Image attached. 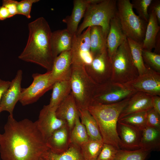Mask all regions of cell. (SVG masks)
Here are the masks:
<instances>
[{
  "label": "cell",
  "mask_w": 160,
  "mask_h": 160,
  "mask_svg": "<svg viewBox=\"0 0 160 160\" xmlns=\"http://www.w3.org/2000/svg\"><path fill=\"white\" fill-rule=\"evenodd\" d=\"M117 15L127 38L142 44L148 23L135 13L129 0H117Z\"/></svg>",
  "instance_id": "6"
},
{
  "label": "cell",
  "mask_w": 160,
  "mask_h": 160,
  "mask_svg": "<svg viewBox=\"0 0 160 160\" xmlns=\"http://www.w3.org/2000/svg\"><path fill=\"white\" fill-rule=\"evenodd\" d=\"M131 97L110 104L93 101L87 108L97 123L103 143L111 145L118 149H120V139L117 131V124L120 113Z\"/></svg>",
  "instance_id": "3"
},
{
  "label": "cell",
  "mask_w": 160,
  "mask_h": 160,
  "mask_svg": "<svg viewBox=\"0 0 160 160\" xmlns=\"http://www.w3.org/2000/svg\"><path fill=\"white\" fill-rule=\"evenodd\" d=\"M85 68L88 75L98 84L111 80L112 65L107 48L94 55L91 63Z\"/></svg>",
  "instance_id": "10"
},
{
  "label": "cell",
  "mask_w": 160,
  "mask_h": 160,
  "mask_svg": "<svg viewBox=\"0 0 160 160\" xmlns=\"http://www.w3.org/2000/svg\"><path fill=\"white\" fill-rule=\"evenodd\" d=\"M18 1L14 0H3L2 5L8 10L11 17L17 15V4Z\"/></svg>",
  "instance_id": "39"
},
{
  "label": "cell",
  "mask_w": 160,
  "mask_h": 160,
  "mask_svg": "<svg viewBox=\"0 0 160 160\" xmlns=\"http://www.w3.org/2000/svg\"><path fill=\"white\" fill-rule=\"evenodd\" d=\"M39 1V0H23L18 1L17 4V15H22L28 19L30 18L31 12L33 4Z\"/></svg>",
  "instance_id": "37"
},
{
  "label": "cell",
  "mask_w": 160,
  "mask_h": 160,
  "mask_svg": "<svg viewBox=\"0 0 160 160\" xmlns=\"http://www.w3.org/2000/svg\"><path fill=\"white\" fill-rule=\"evenodd\" d=\"M56 109L50 107L49 105H44L36 121L38 126L46 140L55 131L67 124L65 121L57 117L55 113Z\"/></svg>",
  "instance_id": "13"
},
{
  "label": "cell",
  "mask_w": 160,
  "mask_h": 160,
  "mask_svg": "<svg viewBox=\"0 0 160 160\" xmlns=\"http://www.w3.org/2000/svg\"><path fill=\"white\" fill-rule=\"evenodd\" d=\"M153 96L142 92H137L130 98L120 113L119 120L129 114L147 111L152 108Z\"/></svg>",
  "instance_id": "17"
},
{
  "label": "cell",
  "mask_w": 160,
  "mask_h": 160,
  "mask_svg": "<svg viewBox=\"0 0 160 160\" xmlns=\"http://www.w3.org/2000/svg\"><path fill=\"white\" fill-rule=\"evenodd\" d=\"M0 135V153L2 160H39L49 149L36 121L27 119L17 121L9 115Z\"/></svg>",
  "instance_id": "1"
},
{
  "label": "cell",
  "mask_w": 160,
  "mask_h": 160,
  "mask_svg": "<svg viewBox=\"0 0 160 160\" xmlns=\"http://www.w3.org/2000/svg\"><path fill=\"white\" fill-rule=\"evenodd\" d=\"M11 17L7 9L4 6H0V20H4Z\"/></svg>",
  "instance_id": "43"
},
{
  "label": "cell",
  "mask_w": 160,
  "mask_h": 160,
  "mask_svg": "<svg viewBox=\"0 0 160 160\" xmlns=\"http://www.w3.org/2000/svg\"><path fill=\"white\" fill-rule=\"evenodd\" d=\"M118 150L111 145L104 143L96 160H114Z\"/></svg>",
  "instance_id": "36"
},
{
  "label": "cell",
  "mask_w": 160,
  "mask_h": 160,
  "mask_svg": "<svg viewBox=\"0 0 160 160\" xmlns=\"http://www.w3.org/2000/svg\"><path fill=\"white\" fill-rule=\"evenodd\" d=\"M71 93L78 110L87 109L93 101L99 84L89 76L84 66L72 64L69 80Z\"/></svg>",
  "instance_id": "4"
},
{
  "label": "cell",
  "mask_w": 160,
  "mask_h": 160,
  "mask_svg": "<svg viewBox=\"0 0 160 160\" xmlns=\"http://www.w3.org/2000/svg\"><path fill=\"white\" fill-rule=\"evenodd\" d=\"M106 37L102 27L99 26L90 27V44L93 56L107 47Z\"/></svg>",
  "instance_id": "28"
},
{
  "label": "cell",
  "mask_w": 160,
  "mask_h": 160,
  "mask_svg": "<svg viewBox=\"0 0 160 160\" xmlns=\"http://www.w3.org/2000/svg\"><path fill=\"white\" fill-rule=\"evenodd\" d=\"M144 39L142 43L143 49L151 51L155 48L157 36L159 32L160 26L157 19L152 10L150 11Z\"/></svg>",
  "instance_id": "23"
},
{
  "label": "cell",
  "mask_w": 160,
  "mask_h": 160,
  "mask_svg": "<svg viewBox=\"0 0 160 160\" xmlns=\"http://www.w3.org/2000/svg\"><path fill=\"white\" fill-rule=\"evenodd\" d=\"M78 110L80 121L85 127L89 138L103 141L97 123L87 109Z\"/></svg>",
  "instance_id": "27"
},
{
  "label": "cell",
  "mask_w": 160,
  "mask_h": 160,
  "mask_svg": "<svg viewBox=\"0 0 160 160\" xmlns=\"http://www.w3.org/2000/svg\"><path fill=\"white\" fill-rule=\"evenodd\" d=\"M72 65L71 50L63 52L55 58L50 71L51 78L54 83L70 80Z\"/></svg>",
  "instance_id": "16"
},
{
  "label": "cell",
  "mask_w": 160,
  "mask_h": 160,
  "mask_svg": "<svg viewBox=\"0 0 160 160\" xmlns=\"http://www.w3.org/2000/svg\"><path fill=\"white\" fill-rule=\"evenodd\" d=\"M146 126L160 130V114L152 108L147 111Z\"/></svg>",
  "instance_id": "38"
},
{
  "label": "cell",
  "mask_w": 160,
  "mask_h": 160,
  "mask_svg": "<svg viewBox=\"0 0 160 160\" xmlns=\"http://www.w3.org/2000/svg\"><path fill=\"white\" fill-rule=\"evenodd\" d=\"M1 111H2V110L1 107H0V113Z\"/></svg>",
  "instance_id": "46"
},
{
  "label": "cell",
  "mask_w": 160,
  "mask_h": 160,
  "mask_svg": "<svg viewBox=\"0 0 160 160\" xmlns=\"http://www.w3.org/2000/svg\"><path fill=\"white\" fill-rule=\"evenodd\" d=\"M11 81L2 80L0 79V103L2 96L9 87Z\"/></svg>",
  "instance_id": "41"
},
{
  "label": "cell",
  "mask_w": 160,
  "mask_h": 160,
  "mask_svg": "<svg viewBox=\"0 0 160 160\" xmlns=\"http://www.w3.org/2000/svg\"><path fill=\"white\" fill-rule=\"evenodd\" d=\"M33 82L28 87L21 88L19 101L23 106L36 102L46 92L52 89L54 82L50 71L44 74L34 73L32 75Z\"/></svg>",
  "instance_id": "9"
},
{
  "label": "cell",
  "mask_w": 160,
  "mask_h": 160,
  "mask_svg": "<svg viewBox=\"0 0 160 160\" xmlns=\"http://www.w3.org/2000/svg\"><path fill=\"white\" fill-rule=\"evenodd\" d=\"M150 152L142 148L134 150L119 149L114 160H145Z\"/></svg>",
  "instance_id": "33"
},
{
  "label": "cell",
  "mask_w": 160,
  "mask_h": 160,
  "mask_svg": "<svg viewBox=\"0 0 160 160\" xmlns=\"http://www.w3.org/2000/svg\"><path fill=\"white\" fill-rule=\"evenodd\" d=\"M145 65L146 70L144 73L124 84L137 92L160 96V73Z\"/></svg>",
  "instance_id": "12"
},
{
  "label": "cell",
  "mask_w": 160,
  "mask_h": 160,
  "mask_svg": "<svg viewBox=\"0 0 160 160\" xmlns=\"http://www.w3.org/2000/svg\"></svg>",
  "instance_id": "47"
},
{
  "label": "cell",
  "mask_w": 160,
  "mask_h": 160,
  "mask_svg": "<svg viewBox=\"0 0 160 160\" xmlns=\"http://www.w3.org/2000/svg\"><path fill=\"white\" fill-rule=\"evenodd\" d=\"M152 0H132L131 3L141 19L148 23L149 17L148 9Z\"/></svg>",
  "instance_id": "35"
},
{
  "label": "cell",
  "mask_w": 160,
  "mask_h": 160,
  "mask_svg": "<svg viewBox=\"0 0 160 160\" xmlns=\"http://www.w3.org/2000/svg\"><path fill=\"white\" fill-rule=\"evenodd\" d=\"M22 76V71L18 70L15 77L11 81L9 87L3 95L1 101L0 107L2 111H7L12 116H13L15 107L20 99Z\"/></svg>",
  "instance_id": "15"
},
{
  "label": "cell",
  "mask_w": 160,
  "mask_h": 160,
  "mask_svg": "<svg viewBox=\"0 0 160 160\" xmlns=\"http://www.w3.org/2000/svg\"><path fill=\"white\" fill-rule=\"evenodd\" d=\"M42 157L46 160H84L80 147L71 143L68 148L62 153H54L49 149Z\"/></svg>",
  "instance_id": "26"
},
{
  "label": "cell",
  "mask_w": 160,
  "mask_h": 160,
  "mask_svg": "<svg viewBox=\"0 0 160 160\" xmlns=\"http://www.w3.org/2000/svg\"><path fill=\"white\" fill-rule=\"evenodd\" d=\"M73 36L66 28L52 32L51 46L55 57L63 52L71 50Z\"/></svg>",
  "instance_id": "22"
},
{
  "label": "cell",
  "mask_w": 160,
  "mask_h": 160,
  "mask_svg": "<svg viewBox=\"0 0 160 160\" xmlns=\"http://www.w3.org/2000/svg\"><path fill=\"white\" fill-rule=\"evenodd\" d=\"M103 141L89 138L82 145L81 152L84 160H96L103 146Z\"/></svg>",
  "instance_id": "29"
},
{
  "label": "cell",
  "mask_w": 160,
  "mask_h": 160,
  "mask_svg": "<svg viewBox=\"0 0 160 160\" xmlns=\"http://www.w3.org/2000/svg\"><path fill=\"white\" fill-rule=\"evenodd\" d=\"M55 113L58 119L66 123L71 131L76 117L79 116L78 109L71 93L58 105Z\"/></svg>",
  "instance_id": "21"
},
{
  "label": "cell",
  "mask_w": 160,
  "mask_h": 160,
  "mask_svg": "<svg viewBox=\"0 0 160 160\" xmlns=\"http://www.w3.org/2000/svg\"><path fill=\"white\" fill-rule=\"evenodd\" d=\"M155 51L154 52L157 54H159L160 51V32L158 33L156 39L155 43Z\"/></svg>",
  "instance_id": "44"
},
{
  "label": "cell",
  "mask_w": 160,
  "mask_h": 160,
  "mask_svg": "<svg viewBox=\"0 0 160 160\" xmlns=\"http://www.w3.org/2000/svg\"><path fill=\"white\" fill-rule=\"evenodd\" d=\"M147 111L132 113L120 119L118 121L135 127L141 130L146 126Z\"/></svg>",
  "instance_id": "32"
},
{
  "label": "cell",
  "mask_w": 160,
  "mask_h": 160,
  "mask_svg": "<svg viewBox=\"0 0 160 160\" xmlns=\"http://www.w3.org/2000/svg\"><path fill=\"white\" fill-rule=\"evenodd\" d=\"M49 105L57 108L60 103L71 93L69 80L61 81L55 83L53 85Z\"/></svg>",
  "instance_id": "25"
},
{
  "label": "cell",
  "mask_w": 160,
  "mask_h": 160,
  "mask_svg": "<svg viewBox=\"0 0 160 160\" xmlns=\"http://www.w3.org/2000/svg\"><path fill=\"white\" fill-rule=\"evenodd\" d=\"M127 38L116 14L111 20L109 30L106 39L108 51L111 58L119 47Z\"/></svg>",
  "instance_id": "19"
},
{
  "label": "cell",
  "mask_w": 160,
  "mask_h": 160,
  "mask_svg": "<svg viewBox=\"0 0 160 160\" xmlns=\"http://www.w3.org/2000/svg\"><path fill=\"white\" fill-rule=\"evenodd\" d=\"M28 28L27 43L18 58L51 71L56 57L51 47L52 32L48 23L44 17H39L29 23Z\"/></svg>",
  "instance_id": "2"
},
{
  "label": "cell",
  "mask_w": 160,
  "mask_h": 160,
  "mask_svg": "<svg viewBox=\"0 0 160 160\" xmlns=\"http://www.w3.org/2000/svg\"><path fill=\"white\" fill-rule=\"evenodd\" d=\"M111 59L112 81L124 84L133 80L139 75L127 38L119 47Z\"/></svg>",
  "instance_id": "7"
},
{
  "label": "cell",
  "mask_w": 160,
  "mask_h": 160,
  "mask_svg": "<svg viewBox=\"0 0 160 160\" xmlns=\"http://www.w3.org/2000/svg\"><path fill=\"white\" fill-rule=\"evenodd\" d=\"M90 27L79 35H73L71 50L72 64L84 67L89 65L93 59L90 51Z\"/></svg>",
  "instance_id": "11"
},
{
  "label": "cell",
  "mask_w": 160,
  "mask_h": 160,
  "mask_svg": "<svg viewBox=\"0 0 160 160\" xmlns=\"http://www.w3.org/2000/svg\"><path fill=\"white\" fill-rule=\"evenodd\" d=\"M127 39L132 57L138 70L139 75L142 74L145 72L146 70L142 55V44L129 38H127Z\"/></svg>",
  "instance_id": "31"
},
{
  "label": "cell",
  "mask_w": 160,
  "mask_h": 160,
  "mask_svg": "<svg viewBox=\"0 0 160 160\" xmlns=\"http://www.w3.org/2000/svg\"><path fill=\"white\" fill-rule=\"evenodd\" d=\"M39 160H46L41 156Z\"/></svg>",
  "instance_id": "45"
},
{
  "label": "cell",
  "mask_w": 160,
  "mask_h": 160,
  "mask_svg": "<svg viewBox=\"0 0 160 160\" xmlns=\"http://www.w3.org/2000/svg\"><path fill=\"white\" fill-rule=\"evenodd\" d=\"M117 131L120 139V149L134 150L140 148L141 130L118 121Z\"/></svg>",
  "instance_id": "14"
},
{
  "label": "cell",
  "mask_w": 160,
  "mask_h": 160,
  "mask_svg": "<svg viewBox=\"0 0 160 160\" xmlns=\"http://www.w3.org/2000/svg\"><path fill=\"white\" fill-rule=\"evenodd\" d=\"M97 0H74L71 14L67 16L62 20L67 25L66 29L73 35L77 32L79 23L84 17L87 6L95 3Z\"/></svg>",
  "instance_id": "18"
},
{
  "label": "cell",
  "mask_w": 160,
  "mask_h": 160,
  "mask_svg": "<svg viewBox=\"0 0 160 160\" xmlns=\"http://www.w3.org/2000/svg\"><path fill=\"white\" fill-rule=\"evenodd\" d=\"M142 55L144 63L160 73V55L151 51L143 49Z\"/></svg>",
  "instance_id": "34"
},
{
  "label": "cell",
  "mask_w": 160,
  "mask_h": 160,
  "mask_svg": "<svg viewBox=\"0 0 160 160\" xmlns=\"http://www.w3.org/2000/svg\"><path fill=\"white\" fill-rule=\"evenodd\" d=\"M116 14L117 0H101L98 3L89 4L76 34H80L88 27L99 26L102 27L107 38L111 20Z\"/></svg>",
  "instance_id": "5"
},
{
  "label": "cell",
  "mask_w": 160,
  "mask_h": 160,
  "mask_svg": "<svg viewBox=\"0 0 160 160\" xmlns=\"http://www.w3.org/2000/svg\"><path fill=\"white\" fill-rule=\"evenodd\" d=\"M136 92L124 84L110 80L98 85L93 101L104 104L115 103L131 97Z\"/></svg>",
  "instance_id": "8"
},
{
  "label": "cell",
  "mask_w": 160,
  "mask_h": 160,
  "mask_svg": "<svg viewBox=\"0 0 160 160\" xmlns=\"http://www.w3.org/2000/svg\"><path fill=\"white\" fill-rule=\"evenodd\" d=\"M89 138L85 127L80 121L79 116L76 117L70 132L71 143L75 144L80 147Z\"/></svg>",
  "instance_id": "30"
},
{
  "label": "cell",
  "mask_w": 160,
  "mask_h": 160,
  "mask_svg": "<svg viewBox=\"0 0 160 160\" xmlns=\"http://www.w3.org/2000/svg\"><path fill=\"white\" fill-rule=\"evenodd\" d=\"M70 132L67 124L55 131L47 140L49 150L57 154L65 151L71 144Z\"/></svg>",
  "instance_id": "20"
},
{
  "label": "cell",
  "mask_w": 160,
  "mask_h": 160,
  "mask_svg": "<svg viewBox=\"0 0 160 160\" xmlns=\"http://www.w3.org/2000/svg\"><path fill=\"white\" fill-rule=\"evenodd\" d=\"M153 108L158 113L160 114V97L154 95L152 100Z\"/></svg>",
  "instance_id": "42"
},
{
  "label": "cell",
  "mask_w": 160,
  "mask_h": 160,
  "mask_svg": "<svg viewBox=\"0 0 160 160\" xmlns=\"http://www.w3.org/2000/svg\"><path fill=\"white\" fill-rule=\"evenodd\" d=\"M140 148L147 150H160V130L146 126L142 130Z\"/></svg>",
  "instance_id": "24"
},
{
  "label": "cell",
  "mask_w": 160,
  "mask_h": 160,
  "mask_svg": "<svg viewBox=\"0 0 160 160\" xmlns=\"http://www.w3.org/2000/svg\"><path fill=\"white\" fill-rule=\"evenodd\" d=\"M150 11L152 10L154 12L158 20L159 24L160 23V1L152 0L148 9Z\"/></svg>",
  "instance_id": "40"
}]
</instances>
